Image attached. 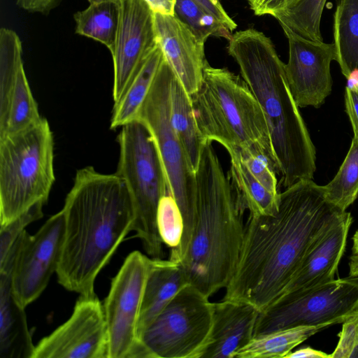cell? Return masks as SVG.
<instances>
[{
  "mask_svg": "<svg viewBox=\"0 0 358 358\" xmlns=\"http://www.w3.org/2000/svg\"><path fill=\"white\" fill-rule=\"evenodd\" d=\"M173 75L164 58L134 121L142 123L151 134L163 163L169 192L180 208L184 223L183 234L179 247L171 252V255L182 260L194 225L196 178L171 122L170 89Z\"/></svg>",
  "mask_w": 358,
  "mask_h": 358,
  "instance_id": "cell-8",
  "label": "cell"
},
{
  "mask_svg": "<svg viewBox=\"0 0 358 358\" xmlns=\"http://www.w3.org/2000/svg\"><path fill=\"white\" fill-rule=\"evenodd\" d=\"M152 258L134 251L125 259L103 303L107 324V358H150L137 334L138 321Z\"/></svg>",
  "mask_w": 358,
  "mask_h": 358,
  "instance_id": "cell-11",
  "label": "cell"
},
{
  "mask_svg": "<svg viewBox=\"0 0 358 358\" xmlns=\"http://www.w3.org/2000/svg\"><path fill=\"white\" fill-rule=\"evenodd\" d=\"M194 229L181 265L189 284L210 297L235 271L245 225L243 202L212 145H203L196 171Z\"/></svg>",
  "mask_w": 358,
  "mask_h": 358,
  "instance_id": "cell-4",
  "label": "cell"
},
{
  "mask_svg": "<svg viewBox=\"0 0 358 358\" xmlns=\"http://www.w3.org/2000/svg\"><path fill=\"white\" fill-rule=\"evenodd\" d=\"M64 234L65 217L62 210L47 220L34 235L24 230L18 237L12 289L22 307H27L40 296L52 274L56 273Z\"/></svg>",
  "mask_w": 358,
  "mask_h": 358,
  "instance_id": "cell-12",
  "label": "cell"
},
{
  "mask_svg": "<svg viewBox=\"0 0 358 358\" xmlns=\"http://www.w3.org/2000/svg\"><path fill=\"white\" fill-rule=\"evenodd\" d=\"M358 310V276L334 279L299 294L280 297L260 312L255 336L298 327L342 323Z\"/></svg>",
  "mask_w": 358,
  "mask_h": 358,
  "instance_id": "cell-10",
  "label": "cell"
},
{
  "mask_svg": "<svg viewBox=\"0 0 358 358\" xmlns=\"http://www.w3.org/2000/svg\"><path fill=\"white\" fill-rule=\"evenodd\" d=\"M289 45L285 64L291 94L299 107H320L331 91L330 66L336 60L333 43L306 39L282 27Z\"/></svg>",
  "mask_w": 358,
  "mask_h": 358,
  "instance_id": "cell-14",
  "label": "cell"
},
{
  "mask_svg": "<svg viewBox=\"0 0 358 358\" xmlns=\"http://www.w3.org/2000/svg\"><path fill=\"white\" fill-rule=\"evenodd\" d=\"M41 119L22 66L4 108L0 110V138L27 129Z\"/></svg>",
  "mask_w": 358,
  "mask_h": 358,
  "instance_id": "cell-26",
  "label": "cell"
},
{
  "mask_svg": "<svg viewBox=\"0 0 358 358\" xmlns=\"http://www.w3.org/2000/svg\"><path fill=\"white\" fill-rule=\"evenodd\" d=\"M62 0H17V5L32 13H47L57 6Z\"/></svg>",
  "mask_w": 358,
  "mask_h": 358,
  "instance_id": "cell-38",
  "label": "cell"
},
{
  "mask_svg": "<svg viewBox=\"0 0 358 358\" xmlns=\"http://www.w3.org/2000/svg\"><path fill=\"white\" fill-rule=\"evenodd\" d=\"M14 265L0 268V358H32L35 346L24 308L12 289Z\"/></svg>",
  "mask_w": 358,
  "mask_h": 358,
  "instance_id": "cell-19",
  "label": "cell"
},
{
  "mask_svg": "<svg viewBox=\"0 0 358 358\" xmlns=\"http://www.w3.org/2000/svg\"><path fill=\"white\" fill-rule=\"evenodd\" d=\"M324 186L302 180L280 193L278 210L249 215L238 260L222 299L260 312L282 294L308 252L345 215Z\"/></svg>",
  "mask_w": 358,
  "mask_h": 358,
  "instance_id": "cell-1",
  "label": "cell"
},
{
  "mask_svg": "<svg viewBox=\"0 0 358 358\" xmlns=\"http://www.w3.org/2000/svg\"><path fill=\"white\" fill-rule=\"evenodd\" d=\"M62 210L65 234L58 282L80 295H94L96 276L133 231L135 213L129 191L116 173L87 166L77 171Z\"/></svg>",
  "mask_w": 358,
  "mask_h": 358,
  "instance_id": "cell-2",
  "label": "cell"
},
{
  "mask_svg": "<svg viewBox=\"0 0 358 358\" xmlns=\"http://www.w3.org/2000/svg\"><path fill=\"white\" fill-rule=\"evenodd\" d=\"M237 150L241 159L255 178L271 193L279 194L276 172L269 162L264 157L248 150Z\"/></svg>",
  "mask_w": 358,
  "mask_h": 358,
  "instance_id": "cell-35",
  "label": "cell"
},
{
  "mask_svg": "<svg viewBox=\"0 0 358 358\" xmlns=\"http://www.w3.org/2000/svg\"><path fill=\"white\" fill-rule=\"evenodd\" d=\"M352 222V217L346 211L308 252L280 297L299 294L335 279Z\"/></svg>",
  "mask_w": 358,
  "mask_h": 358,
  "instance_id": "cell-17",
  "label": "cell"
},
{
  "mask_svg": "<svg viewBox=\"0 0 358 358\" xmlns=\"http://www.w3.org/2000/svg\"><path fill=\"white\" fill-rule=\"evenodd\" d=\"M118 143L120 158L115 173L125 182L132 199L133 231L151 258L163 259L164 243L157 217L162 197L169 192L157 146L147 128L138 121L122 127Z\"/></svg>",
  "mask_w": 358,
  "mask_h": 358,
  "instance_id": "cell-7",
  "label": "cell"
},
{
  "mask_svg": "<svg viewBox=\"0 0 358 358\" xmlns=\"http://www.w3.org/2000/svg\"><path fill=\"white\" fill-rule=\"evenodd\" d=\"M341 324L339 340L330 358H358V310Z\"/></svg>",
  "mask_w": 358,
  "mask_h": 358,
  "instance_id": "cell-34",
  "label": "cell"
},
{
  "mask_svg": "<svg viewBox=\"0 0 358 358\" xmlns=\"http://www.w3.org/2000/svg\"><path fill=\"white\" fill-rule=\"evenodd\" d=\"M349 276H358V229L352 238V247L349 261Z\"/></svg>",
  "mask_w": 358,
  "mask_h": 358,
  "instance_id": "cell-41",
  "label": "cell"
},
{
  "mask_svg": "<svg viewBox=\"0 0 358 358\" xmlns=\"http://www.w3.org/2000/svg\"><path fill=\"white\" fill-rule=\"evenodd\" d=\"M175 15L203 42L210 36L229 39L232 36L222 22L193 0H176Z\"/></svg>",
  "mask_w": 358,
  "mask_h": 358,
  "instance_id": "cell-31",
  "label": "cell"
},
{
  "mask_svg": "<svg viewBox=\"0 0 358 358\" xmlns=\"http://www.w3.org/2000/svg\"><path fill=\"white\" fill-rule=\"evenodd\" d=\"M22 43L12 29L0 30V110L5 107L20 69L24 66Z\"/></svg>",
  "mask_w": 358,
  "mask_h": 358,
  "instance_id": "cell-30",
  "label": "cell"
},
{
  "mask_svg": "<svg viewBox=\"0 0 358 358\" xmlns=\"http://www.w3.org/2000/svg\"><path fill=\"white\" fill-rule=\"evenodd\" d=\"M256 15H271L275 17L294 4L298 0H247Z\"/></svg>",
  "mask_w": 358,
  "mask_h": 358,
  "instance_id": "cell-36",
  "label": "cell"
},
{
  "mask_svg": "<svg viewBox=\"0 0 358 358\" xmlns=\"http://www.w3.org/2000/svg\"><path fill=\"white\" fill-rule=\"evenodd\" d=\"M76 32L97 41L111 52L120 20V4L116 2L92 3L74 15Z\"/></svg>",
  "mask_w": 358,
  "mask_h": 358,
  "instance_id": "cell-27",
  "label": "cell"
},
{
  "mask_svg": "<svg viewBox=\"0 0 358 358\" xmlns=\"http://www.w3.org/2000/svg\"><path fill=\"white\" fill-rule=\"evenodd\" d=\"M259 313L248 303L224 299L214 303L210 341L202 358H234L254 338Z\"/></svg>",
  "mask_w": 358,
  "mask_h": 358,
  "instance_id": "cell-18",
  "label": "cell"
},
{
  "mask_svg": "<svg viewBox=\"0 0 358 358\" xmlns=\"http://www.w3.org/2000/svg\"><path fill=\"white\" fill-rule=\"evenodd\" d=\"M156 41L164 59L191 96L203 76L205 42L176 15L154 13Z\"/></svg>",
  "mask_w": 358,
  "mask_h": 358,
  "instance_id": "cell-16",
  "label": "cell"
},
{
  "mask_svg": "<svg viewBox=\"0 0 358 358\" xmlns=\"http://www.w3.org/2000/svg\"><path fill=\"white\" fill-rule=\"evenodd\" d=\"M111 55L114 80L113 97L117 102L150 52L157 46L154 13L143 0H122Z\"/></svg>",
  "mask_w": 358,
  "mask_h": 358,
  "instance_id": "cell-15",
  "label": "cell"
},
{
  "mask_svg": "<svg viewBox=\"0 0 358 358\" xmlns=\"http://www.w3.org/2000/svg\"><path fill=\"white\" fill-rule=\"evenodd\" d=\"M227 50L265 116L281 185L287 188L312 180L315 148L272 41L257 29H247L231 36Z\"/></svg>",
  "mask_w": 358,
  "mask_h": 358,
  "instance_id": "cell-3",
  "label": "cell"
},
{
  "mask_svg": "<svg viewBox=\"0 0 358 358\" xmlns=\"http://www.w3.org/2000/svg\"><path fill=\"white\" fill-rule=\"evenodd\" d=\"M163 59V54L157 45L143 62L119 100L114 103L110 124L111 129L122 127L135 120Z\"/></svg>",
  "mask_w": 358,
  "mask_h": 358,
  "instance_id": "cell-23",
  "label": "cell"
},
{
  "mask_svg": "<svg viewBox=\"0 0 358 358\" xmlns=\"http://www.w3.org/2000/svg\"><path fill=\"white\" fill-rule=\"evenodd\" d=\"M285 358H330V355L322 351L306 347L291 352Z\"/></svg>",
  "mask_w": 358,
  "mask_h": 358,
  "instance_id": "cell-40",
  "label": "cell"
},
{
  "mask_svg": "<svg viewBox=\"0 0 358 358\" xmlns=\"http://www.w3.org/2000/svg\"><path fill=\"white\" fill-rule=\"evenodd\" d=\"M108 336L103 304L80 295L71 317L35 346L32 358H107Z\"/></svg>",
  "mask_w": 358,
  "mask_h": 358,
  "instance_id": "cell-13",
  "label": "cell"
},
{
  "mask_svg": "<svg viewBox=\"0 0 358 358\" xmlns=\"http://www.w3.org/2000/svg\"><path fill=\"white\" fill-rule=\"evenodd\" d=\"M157 227L164 245L170 252L180 245L183 234L184 223L180 208L170 193L163 196L157 210Z\"/></svg>",
  "mask_w": 358,
  "mask_h": 358,
  "instance_id": "cell-32",
  "label": "cell"
},
{
  "mask_svg": "<svg viewBox=\"0 0 358 358\" xmlns=\"http://www.w3.org/2000/svg\"><path fill=\"white\" fill-rule=\"evenodd\" d=\"M43 206L39 204L10 222L0 227V260L3 259L25 227L43 216Z\"/></svg>",
  "mask_w": 358,
  "mask_h": 358,
  "instance_id": "cell-33",
  "label": "cell"
},
{
  "mask_svg": "<svg viewBox=\"0 0 358 358\" xmlns=\"http://www.w3.org/2000/svg\"><path fill=\"white\" fill-rule=\"evenodd\" d=\"M154 13L175 15L176 0H143Z\"/></svg>",
  "mask_w": 358,
  "mask_h": 358,
  "instance_id": "cell-39",
  "label": "cell"
},
{
  "mask_svg": "<svg viewBox=\"0 0 358 358\" xmlns=\"http://www.w3.org/2000/svg\"><path fill=\"white\" fill-rule=\"evenodd\" d=\"M209 298L190 284L174 296L141 335L150 358H202L213 326Z\"/></svg>",
  "mask_w": 358,
  "mask_h": 358,
  "instance_id": "cell-9",
  "label": "cell"
},
{
  "mask_svg": "<svg viewBox=\"0 0 358 358\" xmlns=\"http://www.w3.org/2000/svg\"><path fill=\"white\" fill-rule=\"evenodd\" d=\"M48 120L0 138V227L48 201L55 177Z\"/></svg>",
  "mask_w": 358,
  "mask_h": 358,
  "instance_id": "cell-6",
  "label": "cell"
},
{
  "mask_svg": "<svg viewBox=\"0 0 358 358\" xmlns=\"http://www.w3.org/2000/svg\"><path fill=\"white\" fill-rule=\"evenodd\" d=\"M200 133L228 151L248 150L264 157L277 173L268 124L262 108L239 76L207 61L201 85L190 96Z\"/></svg>",
  "mask_w": 358,
  "mask_h": 358,
  "instance_id": "cell-5",
  "label": "cell"
},
{
  "mask_svg": "<svg viewBox=\"0 0 358 358\" xmlns=\"http://www.w3.org/2000/svg\"><path fill=\"white\" fill-rule=\"evenodd\" d=\"M187 284L185 272L180 264L169 259L152 258L138 321L137 334L140 341L143 331L174 296Z\"/></svg>",
  "mask_w": 358,
  "mask_h": 358,
  "instance_id": "cell-20",
  "label": "cell"
},
{
  "mask_svg": "<svg viewBox=\"0 0 358 358\" xmlns=\"http://www.w3.org/2000/svg\"><path fill=\"white\" fill-rule=\"evenodd\" d=\"M345 104L354 136L358 137V84L348 83L345 87Z\"/></svg>",
  "mask_w": 358,
  "mask_h": 358,
  "instance_id": "cell-37",
  "label": "cell"
},
{
  "mask_svg": "<svg viewBox=\"0 0 358 358\" xmlns=\"http://www.w3.org/2000/svg\"><path fill=\"white\" fill-rule=\"evenodd\" d=\"M336 60L348 83L358 84V0H338L334 14Z\"/></svg>",
  "mask_w": 358,
  "mask_h": 358,
  "instance_id": "cell-21",
  "label": "cell"
},
{
  "mask_svg": "<svg viewBox=\"0 0 358 358\" xmlns=\"http://www.w3.org/2000/svg\"><path fill=\"white\" fill-rule=\"evenodd\" d=\"M327 0H298L275 18L281 27L312 41H323L320 31L322 13Z\"/></svg>",
  "mask_w": 358,
  "mask_h": 358,
  "instance_id": "cell-29",
  "label": "cell"
},
{
  "mask_svg": "<svg viewBox=\"0 0 358 358\" xmlns=\"http://www.w3.org/2000/svg\"><path fill=\"white\" fill-rule=\"evenodd\" d=\"M90 3V4L92 3H103V2H116L120 3L122 0H87Z\"/></svg>",
  "mask_w": 358,
  "mask_h": 358,
  "instance_id": "cell-42",
  "label": "cell"
},
{
  "mask_svg": "<svg viewBox=\"0 0 358 358\" xmlns=\"http://www.w3.org/2000/svg\"><path fill=\"white\" fill-rule=\"evenodd\" d=\"M327 200L343 211L358 196V137L352 138L350 150L338 173L324 186Z\"/></svg>",
  "mask_w": 358,
  "mask_h": 358,
  "instance_id": "cell-28",
  "label": "cell"
},
{
  "mask_svg": "<svg viewBox=\"0 0 358 358\" xmlns=\"http://www.w3.org/2000/svg\"><path fill=\"white\" fill-rule=\"evenodd\" d=\"M230 169L228 177L250 215H268L278 209L279 196L268 191L251 173L237 149L228 150Z\"/></svg>",
  "mask_w": 358,
  "mask_h": 358,
  "instance_id": "cell-24",
  "label": "cell"
},
{
  "mask_svg": "<svg viewBox=\"0 0 358 358\" xmlns=\"http://www.w3.org/2000/svg\"><path fill=\"white\" fill-rule=\"evenodd\" d=\"M170 116L172 126L181 143L192 170L197 169L206 141L198 128L192 99L173 75L170 89Z\"/></svg>",
  "mask_w": 358,
  "mask_h": 358,
  "instance_id": "cell-22",
  "label": "cell"
},
{
  "mask_svg": "<svg viewBox=\"0 0 358 358\" xmlns=\"http://www.w3.org/2000/svg\"><path fill=\"white\" fill-rule=\"evenodd\" d=\"M330 326H298L255 336L234 358H285L295 347Z\"/></svg>",
  "mask_w": 358,
  "mask_h": 358,
  "instance_id": "cell-25",
  "label": "cell"
}]
</instances>
